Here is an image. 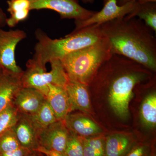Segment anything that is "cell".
<instances>
[{"label": "cell", "instance_id": "1", "mask_svg": "<svg viewBox=\"0 0 156 156\" xmlns=\"http://www.w3.org/2000/svg\"><path fill=\"white\" fill-rule=\"evenodd\" d=\"M99 26L109 42L112 54L124 56L155 72V36L142 20L126 16Z\"/></svg>", "mask_w": 156, "mask_h": 156}, {"label": "cell", "instance_id": "2", "mask_svg": "<svg viewBox=\"0 0 156 156\" xmlns=\"http://www.w3.org/2000/svg\"><path fill=\"white\" fill-rule=\"evenodd\" d=\"M37 42L32 59L44 67L54 59H61L66 55L98 43L105 37L100 26L92 25L64 38L52 39L40 29L35 31Z\"/></svg>", "mask_w": 156, "mask_h": 156}, {"label": "cell", "instance_id": "3", "mask_svg": "<svg viewBox=\"0 0 156 156\" xmlns=\"http://www.w3.org/2000/svg\"><path fill=\"white\" fill-rule=\"evenodd\" d=\"M112 55L105 37L96 44L66 55L60 60L69 81L89 86Z\"/></svg>", "mask_w": 156, "mask_h": 156}, {"label": "cell", "instance_id": "4", "mask_svg": "<svg viewBox=\"0 0 156 156\" xmlns=\"http://www.w3.org/2000/svg\"><path fill=\"white\" fill-rule=\"evenodd\" d=\"M51 70L48 72L44 67L32 59L27 63L26 70L21 76L22 87L32 88L39 90L45 95L50 84L65 88L69 79L59 59L50 62Z\"/></svg>", "mask_w": 156, "mask_h": 156}, {"label": "cell", "instance_id": "5", "mask_svg": "<svg viewBox=\"0 0 156 156\" xmlns=\"http://www.w3.org/2000/svg\"><path fill=\"white\" fill-rule=\"evenodd\" d=\"M31 10L48 9L57 12L61 19L83 21L92 17L96 11L82 7L79 0H30Z\"/></svg>", "mask_w": 156, "mask_h": 156}, {"label": "cell", "instance_id": "6", "mask_svg": "<svg viewBox=\"0 0 156 156\" xmlns=\"http://www.w3.org/2000/svg\"><path fill=\"white\" fill-rule=\"evenodd\" d=\"M103 6L99 11L83 21H75L76 32L92 25H100L113 20L122 18L132 14L137 8V1L130 2L123 5H118L117 0H103Z\"/></svg>", "mask_w": 156, "mask_h": 156}, {"label": "cell", "instance_id": "7", "mask_svg": "<svg viewBox=\"0 0 156 156\" xmlns=\"http://www.w3.org/2000/svg\"><path fill=\"white\" fill-rule=\"evenodd\" d=\"M26 37L23 30L0 29V66L3 69L15 74H22L23 71L16 62L15 50L18 43Z\"/></svg>", "mask_w": 156, "mask_h": 156}, {"label": "cell", "instance_id": "8", "mask_svg": "<svg viewBox=\"0 0 156 156\" xmlns=\"http://www.w3.org/2000/svg\"><path fill=\"white\" fill-rule=\"evenodd\" d=\"M64 120H57L38 134L40 147L64 153L70 135Z\"/></svg>", "mask_w": 156, "mask_h": 156}, {"label": "cell", "instance_id": "9", "mask_svg": "<svg viewBox=\"0 0 156 156\" xmlns=\"http://www.w3.org/2000/svg\"><path fill=\"white\" fill-rule=\"evenodd\" d=\"M46 100L45 95L39 90L21 87L15 95L12 104L20 114L30 115L37 111Z\"/></svg>", "mask_w": 156, "mask_h": 156}, {"label": "cell", "instance_id": "10", "mask_svg": "<svg viewBox=\"0 0 156 156\" xmlns=\"http://www.w3.org/2000/svg\"><path fill=\"white\" fill-rule=\"evenodd\" d=\"M70 132L80 137L100 135L103 130L94 121L85 115L69 113L64 120Z\"/></svg>", "mask_w": 156, "mask_h": 156}, {"label": "cell", "instance_id": "11", "mask_svg": "<svg viewBox=\"0 0 156 156\" xmlns=\"http://www.w3.org/2000/svg\"><path fill=\"white\" fill-rule=\"evenodd\" d=\"M12 129L21 147L31 152L36 151L40 147L38 133L26 115L20 114L19 119Z\"/></svg>", "mask_w": 156, "mask_h": 156}, {"label": "cell", "instance_id": "12", "mask_svg": "<svg viewBox=\"0 0 156 156\" xmlns=\"http://www.w3.org/2000/svg\"><path fill=\"white\" fill-rule=\"evenodd\" d=\"M89 85L69 80L65 89L71 112L79 110L88 114L91 112Z\"/></svg>", "mask_w": 156, "mask_h": 156}, {"label": "cell", "instance_id": "13", "mask_svg": "<svg viewBox=\"0 0 156 156\" xmlns=\"http://www.w3.org/2000/svg\"><path fill=\"white\" fill-rule=\"evenodd\" d=\"M21 76L4 69L0 74V112L12 104L16 93L22 87Z\"/></svg>", "mask_w": 156, "mask_h": 156}, {"label": "cell", "instance_id": "14", "mask_svg": "<svg viewBox=\"0 0 156 156\" xmlns=\"http://www.w3.org/2000/svg\"><path fill=\"white\" fill-rule=\"evenodd\" d=\"M46 100L53 111L57 120H64L71 112L66 90L64 88L50 84Z\"/></svg>", "mask_w": 156, "mask_h": 156}, {"label": "cell", "instance_id": "15", "mask_svg": "<svg viewBox=\"0 0 156 156\" xmlns=\"http://www.w3.org/2000/svg\"><path fill=\"white\" fill-rule=\"evenodd\" d=\"M136 141L127 134H111L105 138V156H124Z\"/></svg>", "mask_w": 156, "mask_h": 156}, {"label": "cell", "instance_id": "16", "mask_svg": "<svg viewBox=\"0 0 156 156\" xmlns=\"http://www.w3.org/2000/svg\"><path fill=\"white\" fill-rule=\"evenodd\" d=\"M7 3V11L10 15L7 25L9 27H14L28 18L31 11L30 0H8Z\"/></svg>", "mask_w": 156, "mask_h": 156}, {"label": "cell", "instance_id": "17", "mask_svg": "<svg viewBox=\"0 0 156 156\" xmlns=\"http://www.w3.org/2000/svg\"><path fill=\"white\" fill-rule=\"evenodd\" d=\"M141 122L147 128H155L156 125V93L153 90L148 93L140 108Z\"/></svg>", "mask_w": 156, "mask_h": 156}, {"label": "cell", "instance_id": "18", "mask_svg": "<svg viewBox=\"0 0 156 156\" xmlns=\"http://www.w3.org/2000/svg\"><path fill=\"white\" fill-rule=\"evenodd\" d=\"M26 115L28 118L33 126L37 129L38 133L39 131L57 121L53 111L47 100L35 113Z\"/></svg>", "mask_w": 156, "mask_h": 156}, {"label": "cell", "instance_id": "19", "mask_svg": "<svg viewBox=\"0 0 156 156\" xmlns=\"http://www.w3.org/2000/svg\"><path fill=\"white\" fill-rule=\"evenodd\" d=\"M78 137L83 146V156H105V138L102 135Z\"/></svg>", "mask_w": 156, "mask_h": 156}, {"label": "cell", "instance_id": "20", "mask_svg": "<svg viewBox=\"0 0 156 156\" xmlns=\"http://www.w3.org/2000/svg\"><path fill=\"white\" fill-rule=\"evenodd\" d=\"M128 17H136L142 20L155 33L156 32V2L138 3L135 11L127 15Z\"/></svg>", "mask_w": 156, "mask_h": 156}, {"label": "cell", "instance_id": "21", "mask_svg": "<svg viewBox=\"0 0 156 156\" xmlns=\"http://www.w3.org/2000/svg\"><path fill=\"white\" fill-rule=\"evenodd\" d=\"M19 116V112L13 104L0 112V136L14 127Z\"/></svg>", "mask_w": 156, "mask_h": 156}, {"label": "cell", "instance_id": "22", "mask_svg": "<svg viewBox=\"0 0 156 156\" xmlns=\"http://www.w3.org/2000/svg\"><path fill=\"white\" fill-rule=\"evenodd\" d=\"M21 147L12 128L0 136V154Z\"/></svg>", "mask_w": 156, "mask_h": 156}, {"label": "cell", "instance_id": "23", "mask_svg": "<svg viewBox=\"0 0 156 156\" xmlns=\"http://www.w3.org/2000/svg\"><path fill=\"white\" fill-rule=\"evenodd\" d=\"M70 133L64 153L67 156H83V146L80 140L75 134Z\"/></svg>", "mask_w": 156, "mask_h": 156}, {"label": "cell", "instance_id": "24", "mask_svg": "<svg viewBox=\"0 0 156 156\" xmlns=\"http://www.w3.org/2000/svg\"><path fill=\"white\" fill-rule=\"evenodd\" d=\"M154 150L149 143L136 141L124 156H151Z\"/></svg>", "mask_w": 156, "mask_h": 156}, {"label": "cell", "instance_id": "25", "mask_svg": "<svg viewBox=\"0 0 156 156\" xmlns=\"http://www.w3.org/2000/svg\"><path fill=\"white\" fill-rule=\"evenodd\" d=\"M31 152L27 149L20 147L14 151L0 154V156H27Z\"/></svg>", "mask_w": 156, "mask_h": 156}, {"label": "cell", "instance_id": "26", "mask_svg": "<svg viewBox=\"0 0 156 156\" xmlns=\"http://www.w3.org/2000/svg\"><path fill=\"white\" fill-rule=\"evenodd\" d=\"M36 151L41 153L45 156H67L63 153H60L56 151L49 150L44 148L39 147Z\"/></svg>", "mask_w": 156, "mask_h": 156}, {"label": "cell", "instance_id": "27", "mask_svg": "<svg viewBox=\"0 0 156 156\" xmlns=\"http://www.w3.org/2000/svg\"><path fill=\"white\" fill-rule=\"evenodd\" d=\"M8 17L5 13L3 11V9L0 7V29L7 25Z\"/></svg>", "mask_w": 156, "mask_h": 156}, {"label": "cell", "instance_id": "28", "mask_svg": "<svg viewBox=\"0 0 156 156\" xmlns=\"http://www.w3.org/2000/svg\"><path fill=\"white\" fill-rule=\"evenodd\" d=\"M137 1V0H117V3L119 5L122 6L130 2Z\"/></svg>", "mask_w": 156, "mask_h": 156}, {"label": "cell", "instance_id": "29", "mask_svg": "<svg viewBox=\"0 0 156 156\" xmlns=\"http://www.w3.org/2000/svg\"><path fill=\"white\" fill-rule=\"evenodd\" d=\"M137 2L140 4H142L148 2H156V0H137Z\"/></svg>", "mask_w": 156, "mask_h": 156}, {"label": "cell", "instance_id": "30", "mask_svg": "<svg viewBox=\"0 0 156 156\" xmlns=\"http://www.w3.org/2000/svg\"><path fill=\"white\" fill-rule=\"evenodd\" d=\"M27 156H42V154L37 151L32 152Z\"/></svg>", "mask_w": 156, "mask_h": 156}, {"label": "cell", "instance_id": "31", "mask_svg": "<svg viewBox=\"0 0 156 156\" xmlns=\"http://www.w3.org/2000/svg\"><path fill=\"white\" fill-rule=\"evenodd\" d=\"M82 2L86 4H92L95 2V0H81Z\"/></svg>", "mask_w": 156, "mask_h": 156}, {"label": "cell", "instance_id": "32", "mask_svg": "<svg viewBox=\"0 0 156 156\" xmlns=\"http://www.w3.org/2000/svg\"><path fill=\"white\" fill-rule=\"evenodd\" d=\"M151 156H156L154 150L153 151L151 155Z\"/></svg>", "mask_w": 156, "mask_h": 156}, {"label": "cell", "instance_id": "33", "mask_svg": "<svg viewBox=\"0 0 156 156\" xmlns=\"http://www.w3.org/2000/svg\"><path fill=\"white\" fill-rule=\"evenodd\" d=\"M3 69L1 67V66H0V74H1V73H2V72L3 71Z\"/></svg>", "mask_w": 156, "mask_h": 156}]
</instances>
